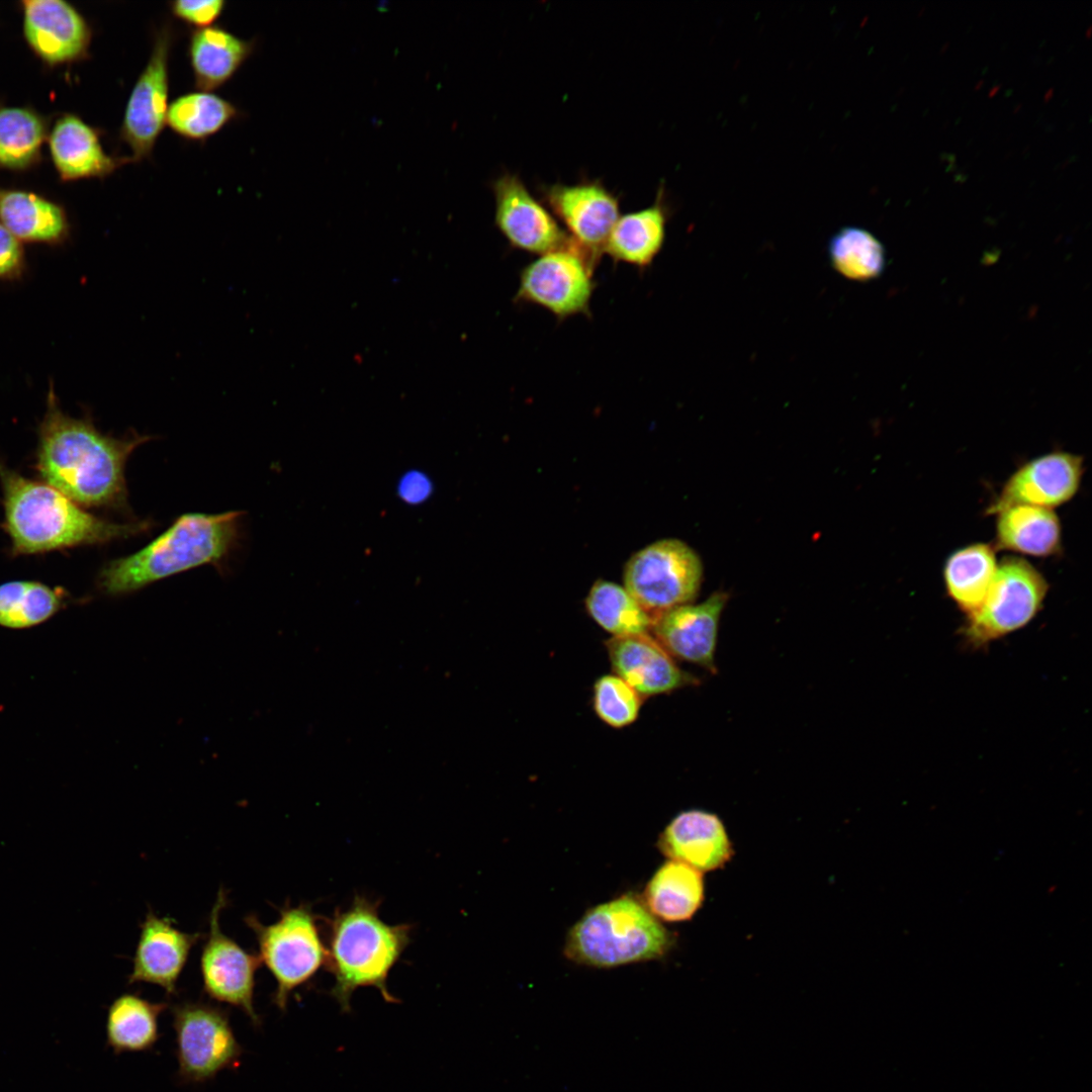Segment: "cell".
Masks as SVG:
<instances>
[{"instance_id":"cell-1","label":"cell","mask_w":1092,"mask_h":1092,"mask_svg":"<svg viewBox=\"0 0 1092 1092\" xmlns=\"http://www.w3.org/2000/svg\"><path fill=\"white\" fill-rule=\"evenodd\" d=\"M36 469L42 480L79 506L114 507L125 502L124 464L149 437L118 439L89 420L65 414L53 386L39 426Z\"/></svg>"},{"instance_id":"cell-2","label":"cell","mask_w":1092,"mask_h":1092,"mask_svg":"<svg viewBox=\"0 0 1092 1092\" xmlns=\"http://www.w3.org/2000/svg\"><path fill=\"white\" fill-rule=\"evenodd\" d=\"M4 526L14 554H36L125 538L146 523L118 524L86 511L57 488L26 478L0 461Z\"/></svg>"},{"instance_id":"cell-3","label":"cell","mask_w":1092,"mask_h":1092,"mask_svg":"<svg viewBox=\"0 0 1092 1092\" xmlns=\"http://www.w3.org/2000/svg\"><path fill=\"white\" fill-rule=\"evenodd\" d=\"M378 908L379 901L356 896L328 921L327 966L335 980L331 994L343 1011L350 1010L353 993L362 987H374L386 1002H396L387 979L411 942L412 925L387 924Z\"/></svg>"},{"instance_id":"cell-4","label":"cell","mask_w":1092,"mask_h":1092,"mask_svg":"<svg viewBox=\"0 0 1092 1092\" xmlns=\"http://www.w3.org/2000/svg\"><path fill=\"white\" fill-rule=\"evenodd\" d=\"M241 512L181 516L145 548L109 562L99 582L110 595H124L184 570L221 559L233 547Z\"/></svg>"},{"instance_id":"cell-5","label":"cell","mask_w":1092,"mask_h":1092,"mask_svg":"<svg viewBox=\"0 0 1092 1092\" xmlns=\"http://www.w3.org/2000/svg\"><path fill=\"white\" fill-rule=\"evenodd\" d=\"M671 933L632 895L600 904L569 929L564 956L576 964L614 968L662 958Z\"/></svg>"},{"instance_id":"cell-6","label":"cell","mask_w":1092,"mask_h":1092,"mask_svg":"<svg viewBox=\"0 0 1092 1092\" xmlns=\"http://www.w3.org/2000/svg\"><path fill=\"white\" fill-rule=\"evenodd\" d=\"M318 919L307 904L283 906L278 919L267 925L254 914L244 919L255 934L261 964L276 982L273 1003L280 1010L285 1011L289 996L327 965L328 948Z\"/></svg>"},{"instance_id":"cell-7","label":"cell","mask_w":1092,"mask_h":1092,"mask_svg":"<svg viewBox=\"0 0 1092 1092\" xmlns=\"http://www.w3.org/2000/svg\"><path fill=\"white\" fill-rule=\"evenodd\" d=\"M623 578L624 587L654 619L695 599L703 565L688 544L666 538L635 552L625 564Z\"/></svg>"},{"instance_id":"cell-8","label":"cell","mask_w":1092,"mask_h":1092,"mask_svg":"<svg viewBox=\"0 0 1092 1092\" xmlns=\"http://www.w3.org/2000/svg\"><path fill=\"white\" fill-rule=\"evenodd\" d=\"M1049 585L1028 561L1005 557L981 606L963 628L972 647H983L1026 626L1039 612Z\"/></svg>"},{"instance_id":"cell-9","label":"cell","mask_w":1092,"mask_h":1092,"mask_svg":"<svg viewBox=\"0 0 1092 1092\" xmlns=\"http://www.w3.org/2000/svg\"><path fill=\"white\" fill-rule=\"evenodd\" d=\"M178 1077L186 1084L236 1069L243 1054L228 1012L217 1005L184 1001L172 1007Z\"/></svg>"},{"instance_id":"cell-10","label":"cell","mask_w":1092,"mask_h":1092,"mask_svg":"<svg viewBox=\"0 0 1092 1092\" xmlns=\"http://www.w3.org/2000/svg\"><path fill=\"white\" fill-rule=\"evenodd\" d=\"M594 268L574 242L540 255L521 271L515 299L541 306L560 321L577 314L589 315L596 286Z\"/></svg>"},{"instance_id":"cell-11","label":"cell","mask_w":1092,"mask_h":1092,"mask_svg":"<svg viewBox=\"0 0 1092 1092\" xmlns=\"http://www.w3.org/2000/svg\"><path fill=\"white\" fill-rule=\"evenodd\" d=\"M175 30L164 23L155 31L149 60L126 101L119 139L130 150L131 162L149 159L167 125L169 109V62Z\"/></svg>"},{"instance_id":"cell-12","label":"cell","mask_w":1092,"mask_h":1092,"mask_svg":"<svg viewBox=\"0 0 1092 1092\" xmlns=\"http://www.w3.org/2000/svg\"><path fill=\"white\" fill-rule=\"evenodd\" d=\"M228 897L219 889L209 916V931L200 954L203 992L212 1000L242 1010L255 1027L261 1025L255 1002L256 973L261 965L258 953L242 947L224 934L219 917Z\"/></svg>"},{"instance_id":"cell-13","label":"cell","mask_w":1092,"mask_h":1092,"mask_svg":"<svg viewBox=\"0 0 1092 1092\" xmlns=\"http://www.w3.org/2000/svg\"><path fill=\"white\" fill-rule=\"evenodd\" d=\"M541 196L567 235L597 266L620 216L619 197L598 179L543 186Z\"/></svg>"},{"instance_id":"cell-14","label":"cell","mask_w":1092,"mask_h":1092,"mask_svg":"<svg viewBox=\"0 0 1092 1092\" xmlns=\"http://www.w3.org/2000/svg\"><path fill=\"white\" fill-rule=\"evenodd\" d=\"M494 223L512 248L536 255L566 248L573 240L518 174L504 172L490 183Z\"/></svg>"},{"instance_id":"cell-15","label":"cell","mask_w":1092,"mask_h":1092,"mask_svg":"<svg viewBox=\"0 0 1092 1092\" xmlns=\"http://www.w3.org/2000/svg\"><path fill=\"white\" fill-rule=\"evenodd\" d=\"M24 39L44 64L60 66L89 56L92 28L84 15L64 0H23Z\"/></svg>"},{"instance_id":"cell-16","label":"cell","mask_w":1092,"mask_h":1092,"mask_svg":"<svg viewBox=\"0 0 1092 1092\" xmlns=\"http://www.w3.org/2000/svg\"><path fill=\"white\" fill-rule=\"evenodd\" d=\"M1083 472V458L1079 455L1054 452L1035 458L1009 477L988 514L1014 505L1051 509L1067 503L1078 491Z\"/></svg>"},{"instance_id":"cell-17","label":"cell","mask_w":1092,"mask_h":1092,"mask_svg":"<svg viewBox=\"0 0 1092 1092\" xmlns=\"http://www.w3.org/2000/svg\"><path fill=\"white\" fill-rule=\"evenodd\" d=\"M727 599L726 594L715 593L700 604L659 614L651 628L655 639L671 656L715 672L718 627Z\"/></svg>"},{"instance_id":"cell-18","label":"cell","mask_w":1092,"mask_h":1092,"mask_svg":"<svg viewBox=\"0 0 1092 1092\" xmlns=\"http://www.w3.org/2000/svg\"><path fill=\"white\" fill-rule=\"evenodd\" d=\"M200 937L199 932L180 930L172 918L149 911L141 924L128 983L154 984L169 995L176 994L178 980Z\"/></svg>"},{"instance_id":"cell-19","label":"cell","mask_w":1092,"mask_h":1092,"mask_svg":"<svg viewBox=\"0 0 1092 1092\" xmlns=\"http://www.w3.org/2000/svg\"><path fill=\"white\" fill-rule=\"evenodd\" d=\"M606 647L616 675L642 697L669 694L698 684V678L680 669L648 633L613 637Z\"/></svg>"},{"instance_id":"cell-20","label":"cell","mask_w":1092,"mask_h":1092,"mask_svg":"<svg viewBox=\"0 0 1092 1092\" xmlns=\"http://www.w3.org/2000/svg\"><path fill=\"white\" fill-rule=\"evenodd\" d=\"M51 158L64 182L105 178L131 163L130 157L108 154L101 132L74 113L60 115L48 134Z\"/></svg>"},{"instance_id":"cell-21","label":"cell","mask_w":1092,"mask_h":1092,"mask_svg":"<svg viewBox=\"0 0 1092 1092\" xmlns=\"http://www.w3.org/2000/svg\"><path fill=\"white\" fill-rule=\"evenodd\" d=\"M656 846L669 859L702 873L723 868L734 854L721 819L695 809L677 814L659 835Z\"/></svg>"},{"instance_id":"cell-22","label":"cell","mask_w":1092,"mask_h":1092,"mask_svg":"<svg viewBox=\"0 0 1092 1092\" xmlns=\"http://www.w3.org/2000/svg\"><path fill=\"white\" fill-rule=\"evenodd\" d=\"M0 222L21 243L57 246L70 234L61 204L22 189L0 188Z\"/></svg>"},{"instance_id":"cell-23","label":"cell","mask_w":1092,"mask_h":1092,"mask_svg":"<svg viewBox=\"0 0 1092 1092\" xmlns=\"http://www.w3.org/2000/svg\"><path fill=\"white\" fill-rule=\"evenodd\" d=\"M254 50V40L244 39L221 26L194 29L189 36L188 59L196 88L209 92L220 88Z\"/></svg>"},{"instance_id":"cell-24","label":"cell","mask_w":1092,"mask_h":1092,"mask_svg":"<svg viewBox=\"0 0 1092 1092\" xmlns=\"http://www.w3.org/2000/svg\"><path fill=\"white\" fill-rule=\"evenodd\" d=\"M667 218L668 208L660 188L650 206L619 216L604 253L616 262L639 268L650 266L663 247Z\"/></svg>"},{"instance_id":"cell-25","label":"cell","mask_w":1092,"mask_h":1092,"mask_svg":"<svg viewBox=\"0 0 1092 1092\" xmlns=\"http://www.w3.org/2000/svg\"><path fill=\"white\" fill-rule=\"evenodd\" d=\"M705 898L703 873L669 859L653 874L643 892V904L658 920H690Z\"/></svg>"},{"instance_id":"cell-26","label":"cell","mask_w":1092,"mask_h":1092,"mask_svg":"<svg viewBox=\"0 0 1092 1092\" xmlns=\"http://www.w3.org/2000/svg\"><path fill=\"white\" fill-rule=\"evenodd\" d=\"M997 514L998 549L1037 557L1051 556L1061 550V526L1051 509L1014 505Z\"/></svg>"},{"instance_id":"cell-27","label":"cell","mask_w":1092,"mask_h":1092,"mask_svg":"<svg viewBox=\"0 0 1092 1092\" xmlns=\"http://www.w3.org/2000/svg\"><path fill=\"white\" fill-rule=\"evenodd\" d=\"M165 1002H153L135 993L121 994L110 1004L106 1041L114 1054L147 1052L157 1043L159 1017Z\"/></svg>"},{"instance_id":"cell-28","label":"cell","mask_w":1092,"mask_h":1092,"mask_svg":"<svg viewBox=\"0 0 1092 1092\" xmlns=\"http://www.w3.org/2000/svg\"><path fill=\"white\" fill-rule=\"evenodd\" d=\"M997 569L995 548L976 543L950 554L943 575L947 595L967 615L982 604Z\"/></svg>"},{"instance_id":"cell-29","label":"cell","mask_w":1092,"mask_h":1092,"mask_svg":"<svg viewBox=\"0 0 1092 1092\" xmlns=\"http://www.w3.org/2000/svg\"><path fill=\"white\" fill-rule=\"evenodd\" d=\"M240 116V109L230 100L213 92L196 90L170 102L167 125L184 140L203 142Z\"/></svg>"},{"instance_id":"cell-30","label":"cell","mask_w":1092,"mask_h":1092,"mask_svg":"<svg viewBox=\"0 0 1092 1092\" xmlns=\"http://www.w3.org/2000/svg\"><path fill=\"white\" fill-rule=\"evenodd\" d=\"M48 134L47 120L34 109L0 105V169L25 171L36 165Z\"/></svg>"},{"instance_id":"cell-31","label":"cell","mask_w":1092,"mask_h":1092,"mask_svg":"<svg viewBox=\"0 0 1092 1092\" xmlns=\"http://www.w3.org/2000/svg\"><path fill=\"white\" fill-rule=\"evenodd\" d=\"M592 619L613 637L645 634L652 628V617L628 590L617 583L599 579L585 598Z\"/></svg>"},{"instance_id":"cell-32","label":"cell","mask_w":1092,"mask_h":1092,"mask_svg":"<svg viewBox=\"0 0 1092 1092\" xmlns=\"http://www.w3.org/2000/svg\"><path fill=\"white\" fill-rule=\"evenodd\" d=\"M828 255L834 270L854 281L880 276L886 263L881 242L857 226H845L835 233L828 244Z\"/></svg>"},{"instance_id":"cell-33","label":"cell","mask_w":1092,"mask_h":1092,"mask_svg":"<svg viewBox=\"0 0 1092 1092\" xmlns=\"http://www.w3.org/2000/svg\"><path fill=\"white\" fill-rule=\"evenodd\" d=\"M60 593L41 582L28 580L0 584V625L24 628L41 623L61 606Z\"/></svg>"},{"instance_id":"cell-34","label":"cell","mask_w":1092,"mask_h":1092,"mask_svg":"<svg viewBox=\"0 0 1092 1092\" xmlns=\"http://www.w3.org/2000/svg\"><path fill=\"white\" fill-rule=\"evenodd\" d=\"M642 702L643 697L616 674H605L594 685V711L610 727L619 729L635 722Z\"/></svg>"},{"instance_id":"cell-35","label":"cell","mask_w":1092,"mask_h":1092,"mask_svg":"<svg viewBox=\"0 0 1092 1092\" xmlns=\"http://www.w3.org/2000/svg\"><path fill=\"white\" fill-rule=\"evenodd\" d=\"M223 0H176L169 3L171 14L178 20L200 29L212 26L225 9Z\"/></svg>"},{"instance_id":"cell-36","label":"cell","mask_w":1092,"mask_h":1092,"mask_svg":"<svg viewBox=\"0 0 1092 1092\" xmlns=\"http://www.w3.org/2000/svg\"><path fill=\"white\" fill-rule=\"evenodd\" d=\"M24 270L22 243L0 222V281L17 280L22 277Z\"/></svg>"},{"instance_id":"cell-37","label":"cell","mask_w":1092,"mask_h":1092,"mask_svg":"<svg viewBox=\"0 0 1092 1092\" xmlns=\"http://www.w3.org/2000/svg\"><path fill=\"white\" fill-rule=\"evenodd\" d=\"M431 492V483L418 471L405 474L399 482L398 493L404 502L415 504L425 500Z\"/></svg>"}]
</instances>
